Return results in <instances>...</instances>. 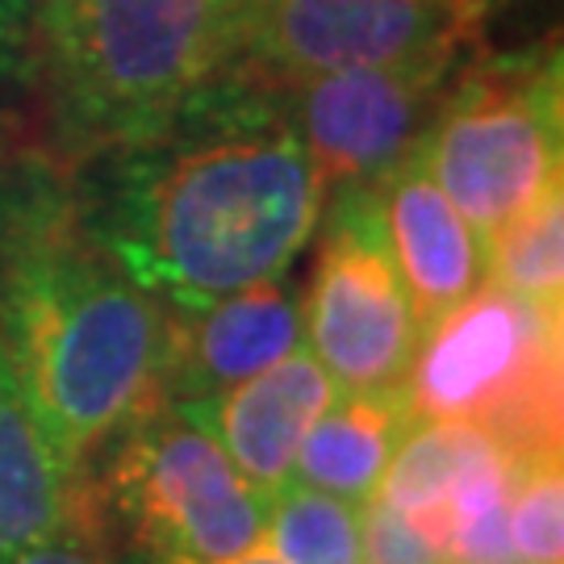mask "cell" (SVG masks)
I'll return each instance as SVG.
<instances>
[{
  "label": "cell",
  "mask_w": 564,
  "mask_h": 564,
  "mask_svg": "<svg viewBox=\"0 0 564 564\" xmlns=\"http://www.w3.org/2000/svg\"><path fill=\"white\" fill-rule=\"evenodd\" d=\"M109 160L105 188L76 209L105 256L163 310H202L284 276L330 197L297 134L263 101L226 88Z\"/></svg>",
  "instance_id": "cell-1"
},
{
  "label": "cell",
  "mask_w": 564,
  "mask_h": 564,
  "mask_svg": "<svg viewBox=\"0 0 564 564\" xmlns=\"http://www.w3.org/2000/svg\"><path fill=\"white\" fill-rule=\"evenodd\" d=\"M360 564H447L393 506L368 498L360 514Z\"/></svg>",
  "instance_id": "cell-19"
},
{
  "label": "cell",
  "mask_w": 564,
  "mask_h": 564,
  "mask_svg": "<svg viewBox=\"0 0 564 564\" xmlns=\"http://www.w3.org/2000/svg\"><path fill=\"white\" fill-rule=\"evenodd\" d=\"M34 13L39 0H0V84L34 72Z\"/></svg>",
  "instance_id": "cell-20"
},
{
  "label": "cell",
  "mask_w": 564,
  "mask_h": 564,
  "mask_svg": "<svg viewBox=\"0 0 564 564\" xmlns=\"http://www.w3.org/2000/svg\"><path fill=\"white\" fill-rule=\"evenodd\" d=\"M109 452V498L155 556L223 561L263 540L268 494L242 477L193 410L155 393L118 431Z\"/></svg>",
  "instance_id": "cell-6"
},
{
  "label": "cell",
  "mask_w": 564,
  "mask_h": 564,
  "mask_svg": "<svg viewBox=\"0 0 564 564\" xmlns=\"http://www.w3.org/2000/svg\"><path fill=\"white\" fill-rule=\"evenodd\" d=\"M335 398L339 389L302 339L284 360L226 389L214 402L218 444L242 477L272 498L281 485L293 481V460L305 431L323 419Z\"/></svg>",
  "instance_id": "cell-12"
},
{
  "label": "cell",
  "mask_w": 564,
  "mask_h": 564,
  "mask_svg": "<svg viewBox=\"0 0 564 564\" xmlns=\"http://www.w3.org/2000/svg\"><path fill=\"white\" fill-rule=\"evenodd\" d=\"M0 335L63 481H88L118 431L160 393L167 314L51 184L0 202Z\"/></svg>",
  "instance_id": "cell-2"
},
{
  "label": "cell",
  "mask_w": 564,
  "mask_h": 564,
  "mask_svg": "<svg viewBox=\"0 0 564 564\" xmlns=\"http://www.w3.org/2000/svg\"><path fill=\"white\" fill-rule=\"evenodd\" d=\"M485 281L531 305L564 310V193L523 209L519 218L485 235Z\"/></svg>",
  "instance_id": "cell-15"
},
{
  "label": "cell",
  "mask_w": 564,
  "mask_h": 564,
  "mask_svg": "<svg viewBox=\"0 0 564 564\" xmlns=\"http://www.w3.org/2000/svg\"><path fill=\"white\" fill-rule=\"evenodd\" d=\"M561 51L556 39L460 63L419 160L477 235L561 188Z\"/></svg>",
  "instance_id": "cell-5"
},
{
  "label": "cell",
  "mask_w": 564,
  "mask_h": 564,
  "mask_svg": "<svg viewBox=\"0 0 564 564\" xmlns=\"http://www.w3.org/2000/svg\"><path fill=\"white\" fill-rule=\"evenodd\" d=\"M101 527V498L88 477L67 494L59 523L42 531L39 540H30L25 547H18L4 564H109Z\"/></svg>",
  "instance_id": "cell-18"
},
{
  "label": "cell",
  "mask_w": 564,
  "mask_h": 564,
  "mask_svg": "<svg viewBox=\"0 0 564 564\" xmlns=\"http://www.w3.org/2000/svg\"><path fill=\"white\" fill-rule=\"evenodd\" d=\"M384 247L405 284L419 326H431L485 284V239L468 226L440 184L431 181L419 151L372 184Z\"/></svg>",
  "instance_id": "cell-11"
},
{
  "label": "cell",
  "mask_w": 564,
  "mask_h": 564,
  "mask_svg": "<svg viewBox=\"0 0 564 564\" xmlns=\"http://www.w3.org/2000/svg\"><path fill=\"white\" fill-rule=\"evenodd\" d=\"M239 0H39L42 63L63 134L88 155L160 139L223 80Z\"/></svg>",
  "instance_id": "cell-3"
},
{
  "label": "cell",
  "mask_w": 564,
  "mask_h": 564,
  "mask_svg": "<svg viewBox=\"0 0 564 564\" xmlns=\"http://www.w3.org/2000/svg\"><path fill=\"white\" fill-rule=\"evenodd\" d=\"M160 393L184 410H205L226 389L242 384L263 368L284 360L302 343V302L284 276H268L202 305V310H163Z\"/></svg>",
  "instance_id": "cell-10"
},
{
  "label": "cell",
  "mask_w": 564,
  "mask_h": 564,
  "mask_svg": "<svg viewBox=\"0 0 564 564\" xmlns=\"http://www.w3.org/2000/svg\"><path fill=\"white\" fill-rule=\"evenodd\" d=\"M561 310L477 284L423 326L398 389L405 414L477 423L519 460L561 452Z\"/></svg>",
  "instance_id": "cell-4"
},
{
  "label": "cell",
  "mask_w": 564,
  "mask_h": 564,
  "mask_svg": "<svg viewBox=\"0 0 564 564\" xmlns=\"http://www.w3.org/2000/svg\"><path fill=\"white\" fill-rule=\"evenodd\" d=\"M360 502L289 481L268 498L263 540L289 564H360Z\"/></svg>",
  "instance_id": "cell-16"
},
{
  "label": "cell",
  "mask_w": 564,
  "mask_h": 564,
  "mask_svg": "<svg viewBox=\"0 0 564 564\" xmlns=\"http://www.w3.org/2000/svg\"><path fill=\"white\" fill-rule=\"evenodd\" d=\"M423 326L384 247L372 184L335 188L318 223V263L302 339L343 393H398Z\"/></svg>",
  "instance_id": "cell-8"
},
{
  "label": "cell",
  "mask_w": 564,
  "mask_h": 564,
  "mask_svg": "<svg viewBox=\"0 0 564 564\" xmlns=\"http://www.w3.org/2000/svg\"><path fill=\"white\" fill-rule=\"evenodd\" d=\"M410 426L402 393H343L305 431L293 481L364 506Z\"/></svg>",
  "instance_id": "cell-13"
},
{
  "label": "cell",
  "mask_w": 564,
  "mask_h": 564,
  "mask_svg": "<svg viewBox=\"0 0 564 564\" xmlns=\"http://www.w3.org/2000/svg\"><path fill=\"white\" fill-rule=\"evenodd\" d=\"M506 531L519 564H564V468L561 452L527 456L506 498Z\"/></svg>",
  "instance_id": "cell-17"
},
{
  "label": "cell",
  "mask_w": 564,
  "mask_h": 564,
  "mask_svg": "<svg viewBox=\"0 0 564 564\" xmlns=\"http://www.w3.org/2000/svg\"><path fill=\"white\" fill-rule=\"evenodd\" d=\"M464 55L343 67L284 84L263 101L297 134L326 193L377 184L419 147Z\"/></svg>",
  "instance_id": "cell-9"
},
{
  "label": "cell",
  "mask_w": 564,
  "mask_h": 564,
  "mask_svg": "<svg viewBox=\"0 0 564 564\" xmlns=\"http://www.w3.org/2000/svg\"><path fill=\"white\" fill-rule=\"evenodd\" d=\"M160 564H289L276 552V547L268 544V540H260V544L242 547V552H235V556H223V561H188V556H163Z\"/></svg>",
  "instance_id": "cell-21"
},
{
  "label": "cell",
  "mask_w": 564,
  "mask_h": 564,
  "mask_svg": "<svg viewBox=\"0 0 564 564\" xmlns=\"http://www.w3.org/2000/svg\"><path fill=\"white\" fill-rule=\"evenodd\" d=\"M76 485L63 481L55 452L30 410L13 351L0 335V564L59 523Z\"/></svg>",
  "instance_id": "cell-14"
},
{
  "label": "cell",
  "mask_w": 564,
  "mask_h": 564,
  "mask_svg": "<svg viewBox=\"0 0 564 564\" xmlns=\"http://www.w3.org/2000/svg\"><path fill=\"white\" fill-rule=\"evenodd\" d=\"M498 0H239V30L214 88L268 97L284 84L377 63L468 55Z\"/></svg>",
  "instance_id": "cell-7"
}]
</instances>
